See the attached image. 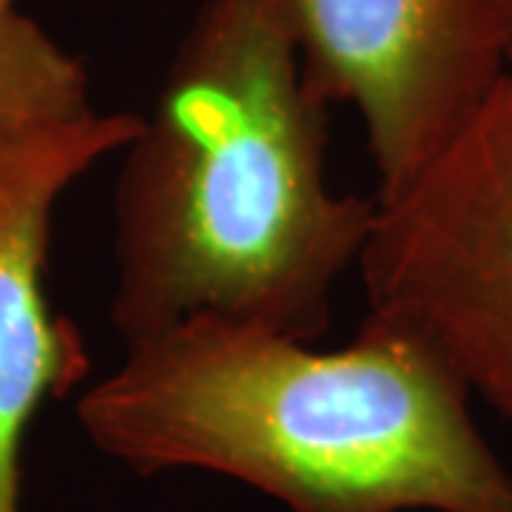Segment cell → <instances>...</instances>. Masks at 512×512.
<instances>
[{
    "instance_id": "cell-1",
    "label": "cell",
    "mask_w": 512,
    "mask_h": 512,
    "mask_svg": "<svg viewBox=\"0 0 512 512\" xmlns=\"http://www.w3.org/2000/svg\"><path fill=\"white\" fill-rule=\"evenodd\" d=\"M330 103L279 0H200L123 146L111 325L123 342L225 316L316 342L376 197L328 180Z\"/></svg>"
},
{
    "instance_id": "cell-2",
    "label": "cell",
    "mask_w": 512,
    "mask_h": 512,
    "mask_svg": "<svg viewBox=\"0 0 512 512\" xmlns=\"http://www.w3.org/2000/svg\"><path fill=\"white\" fill-rule=\"evenodd\" d=\"M470 399L439 350L379 313L328 350L194 316L128 342L77 421L134 476L211 473L288 512H512Z\"/></svg>"
},
{
    "instance_id": "cell-3",
    "label": "cell",
    "mask_w": 512,
    "mask_h": 512,
    "mask_svg": "<svg viewBox=\"0 0 512 512\" xmlns=\"http://www.w3.org/2000/svg\"><path fill=\"white\" fill-rule=\"evenodd\" d=\"M367 313L396 319L512 424V69L413 180L376 197Z\"/></svg>"
},
{
    "instance_id": "cell-4",
    "label": "cell",
    "mask_w": 512,
    "mask_h": 512,
    "mask_svg": "<svg viewBox=\"0 0 512 512\" xmlns=\"http://www.w3.org/2000/svg\"><path fill=\"white\" fill-rule=\"evenodd\" d=\"M313 89L365 128L376 197L413 180L510 69L484 0H279Z\"/></svg>"
},
{
    "instance_id": "cell-5",
    "label": "cell",
    "mask_w": 512,
    "mask_h": 512,
    "mask_svg": "<svg viewBox=\"0 0 512 512\" xmlns=\"http://www.w3.org/2000/svg\"><path fill=\"white\" fill-rule=\"evenodd\" d=\"M140 114H83L0 148V512L20 510L23 444L40 407L86 382L83 333L46 291L60 197L92 165L123 151Z\"/></svg>"
},
{
    "instance_id": "cell-6",
    "label": "cell",
    "mask_w": 512,
    "mask_h": 512,
    "mask_svg": "<svg viewBox=\"0 0 512 512\" xmlns=\"http://www.w3.org/2000/svg\"><path fill=\"white\" fill-rule=\"evenodd\" d=\"M92 111L83 63L18 9L0 12V148Z\"/></svg>"
},
{
    "instance_id": "cell-7",
    "label": "cell",
    "mask_w": 512,
    "mask_h": 512,
    "mask_svg": "<svg viewBox=\"0 0 512 512\" xmlns=\"http://www.w3.org/2000/svg\"><path fill=\"white\" fill-rule=\"evenodd\" d=\"M490 15L495 20V29L501 35V43H504V52H507V60H510L512 69V0H484Z\"/></svg>"
},
{
    "instance_id": "cell-8",
    "label": "cell",
    "mask_w": 512,
    "mask_h": 512,
    "mask_svg": "<svg viewBox=\"0 0 512 512\" xmlns=\"http://www.w3.org/2000/svg\"><path fill=\"white\" fill-rule=\"evenodd\" d=\"M15 3H18V0H0V12H6V9H18Z\"/></svg>"
}]
</instances>
